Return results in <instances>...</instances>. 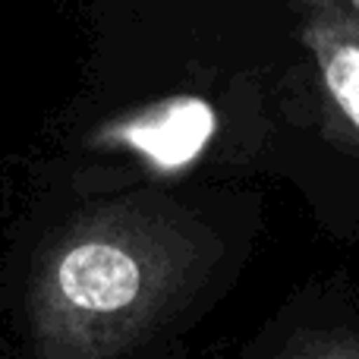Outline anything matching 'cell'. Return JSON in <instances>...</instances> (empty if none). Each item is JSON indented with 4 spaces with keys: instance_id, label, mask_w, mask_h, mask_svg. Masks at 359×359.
<instances>
[{
    "instance_id": "obj_1",
    "label": "cell",
    "mask_w": 359,
    "mask_h": 359,
    "mask_svg": "<svg viewBox=\"0 0 359 359\" xmlns=\"http://www.w3.org/2000/svg\"><path fill=\"white\" fill-rule=\"evenodd\" d=\"M211 233L155 198L98 205L38 252L25 290L35 359H126L192 293Z\"/></svg>"
},
{
    "instance_id": "obj_2",
    "label": "cell",
    "mask_w": 359,
    "mask_h": 359,
    "mask_svg": "<svg viewBox=\"0 0 359 359\" xmlns=\"http://www.w3.org/2000/svg\"><path fill=\"white\" fill-rule=\"evenodd\" d=\"M303 38L316 60L325 104L359 139V25L322 10H306Z\"/></svg>"
},
{
    "instance_id": "obj_3",
    "label": "cell",
    "mask_w": 359,
    "mask_h": 359,
    "mask_svg": "<svg viewBox=\"0 0 359 359\" xmlns=\"http://www.w3.org/2000/svg\"><path fill=\"white\" fill-rule=\"evenodd\" d=\"M215 133V114L202 101H170L120 126L117 139L136 149L158 170L192 164Z\"/></svg>"
},
{
    "instance_id": "obj_4",
    "label": "cell",
    "mask_w": 359,
    "mask_h": 359,
    "mask_svg": "<svg viewBox=\"0 0 359 359\" xmlns=\"http://www.w3.org/2000/svg\"><path fill=\"white\" fill-rule=\"evenodd\" d=\"M284 359H359V341L353 334H316L299 341Z\"/></svg>"
},
{
    "instance_id": "obj_5",
    "label": "cell",
    "mask_w": 359,
    "mask_h": 359,
    "mask_svg": "<svg viewBox=\"0 0 359 359\" xmlns=\"http://www.w3.org/2000/svg\"><path fill=\"white\" fill-rule=\"evenodd\" d=\"M299 6L306 10H322L331 13V16H341L347 22L359 25V0H299Z\"/></svg>"
}]
</instances>
